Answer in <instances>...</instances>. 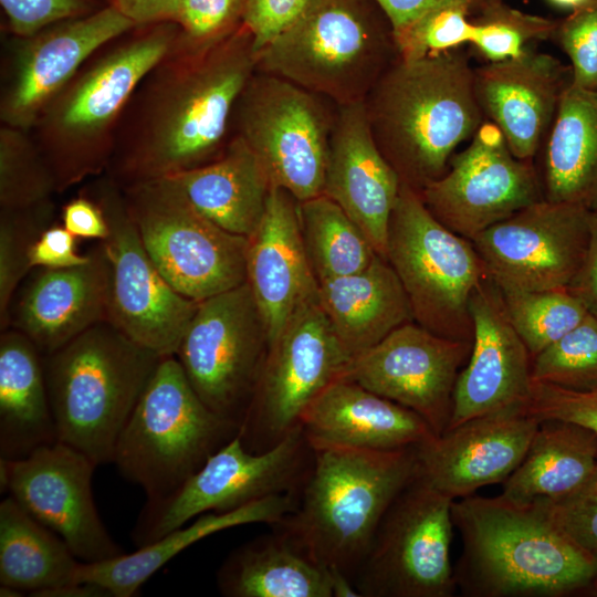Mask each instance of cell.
<instances>
[{
    "instance_id": "1",
    "label": "cell",
    "mask_w": 597,
    "mask_h": 597,
    "mask_svg": "<svg viewBox=\"0 0 597 597\" xmlns=\"http://www.w3.org/2000/svg\"><path fill=\"white\" fill-rule=\"evenodd\" d=\"M256 63L253 36L241 20L209 40L181 32L129 100L105 175L124 187L214 159L231 136L237 102Z\"/></svg>"
},
{
    "instance_id": "2",
    "label": "cell",
    "mask_w": 597,
    "mask_h": 597,
    "mask_svg": "<svg viewBox=\"0 0 597 597\" xmlns=\"http://www.w3.org/2000/svg\"><path fill=\"white\" fill-rule=\"evenodd\" d=\"M371 135L401 184L420 191L485 121L462 48L398 57L366 96Z\"/></svg>"
},
{
    "instance_id": "3",
    "label": "cell",
    "mask_w": 597,
    "mask_h": 597,
    "mask_svg": "<svg viewBox=\"0 0 597 597\" xmlns=\"http://www.w3.org/2000/svg\"><path fill=\"white\" fill-rule=\"evenodd\" d=\"M180 33L175 21L135 27L98 49L44 106L29 133L59 192L106 172L129 100Z\"/></svg>"
},
{
    "instance_id": "4",
    "label": "cell",
    "mask_w": 597,
    "mask_h": 597,
    "mask_svg": "<svg viewBox=\"0 0 597 597\" xmlns=\"http://www.w3.org/2000/svg\"><path fill=\"white\" fill-rule=\"evenodd\" d=\"M312 448V467L295 510L271 526L318 565L354 582L385 513L419 474L417 447Z\"/></svg>"
},
{
    "instance_id": "5",
    "label": "cell",
    "mask_w": 597,
    "mask_h": 597,
    "mask_svg": "<svg viewBox=\"0 0 597 597\" xmlns=\"http://www.w3.org/2000/svg\"><path fill=\"white\" fill-rule=\"evenodd\" d=\"M463 551L457 586L472 597H559L591 589L597 554L574 543L532 506L501 496L452 502Z\"/></svg>"
},
{
    "instance_id": "6",
    "label": "cell",
    "mask_w": 597,
    "mask_h": 597,
    "mask_svg": "<svg viewBox=\"0 0 597 597\" xmlns=\"http://www.w3.org/2000/svg\"><path fill=\"white\" fill-rule=\"evenodd\" d=\"M160 359L111 322L43 356L57 441L96 467L113 463L121 432Z\"/></svg>"
},
{
    "instance_id": "7",
    "label": "cell",
    "mask_w": 597,
    "mask_h": 597,
    "mask_svg": "<svg viewBox=\"0 0 597 597\" xmlns=\"http://www.w3.org/2000/svg\"><path fill=\"white\" fill-rule=\"evenodd\" d=\"M398 57L392 27L375 0H310L259 52L256 71L347 105L365 101Z\"/></svg>"
},
{
    "instance_id": "8",
    "label": "cell",
    "mask_w": 597,
    "mask_h": 597,
    "mask_svg": "<svg viewBox=\"0 0 597 597\" xmlns=\"http://www.w3.org/2000/svg\"><path fill=\"white\" fill-rule=\"evenodd\" d=\"M209 409L176 356L161 357L117 440L113 463L147 500L166 496L239 433Z\"/></svg>"
},
{
    "instance_id": "9",
    "label": "cell",
    "mask_w": 597,
    "mask_h": 597,
    "mask_svg": "<svg viewBox=\"0 0 597 597\" xmlns=\"http://www.w3.org/2000/svg\"><path fill=\"white\" fill-rule=\"evenodd\" d=\"M408 296L413 322L472 342L470 300L489 276L472 241L438 221L413 188L401 184L390 214L386 255Z\"/></svg>"
},
{
    "instance_id": "10",
    "label": "cell",
    "mask_w": 597,
    "mask_h": 597,
    "mask_svg": "<svg viewBox=\"0 0 597 597\" xmlns=\"http://www.w3.org/2000/svg\"><path fill=\"white\" fill-rule=\"evenodd\" d=\"M121 188L144 248L178 293L200 302L247 281L248 238L205 217L174 177Z\"/></svg>"
},
{
    "instance_id": "11",
    "label": "cell",
    "mask_w": 597,
    "mask_h": 597,
    "mask_svg": "<svg viewBox=\"0 0 597 597\" xmlns=\"http://www.w3.org/2000/svg\"><path fill=\"white\" fill-rule=\"evenodd\" d=\"M336 107L285 78L255 71L231 123L264 167L273 186L297 201L323 193Z\"/></svg>"
},
{
    "instance_id": "12",
    "label": "cell",
    "mask_w": 597,
    "mask_h": 597,
    "mask_svg": "<svg viewBox=\"0 0 597 597\" xmlns=\"http://www.w3.org/2000/svg\"><path fill=\"white\" fill-rule=\"evenodd\" d=\"M313 462L302 426L264 452L247 450L239 433L166 496L147 500L132 531L135 546L154 543L208 512H229L271 495L300 493Z\"/></svg>"
},
{
    "instance_id": "13",
    "label": "cell",
    "mask_w": 597,
    "mask_h": 597,
    "mask_svg": "<svg viewBox=\"0 0 597 597\" xmlns=\"http://www.w3.org/2000/svg\"><path fill=\"white\" fill-rule=\"evenodd\" d=\"M350 360L317 294L300 305L269 346L239 430L244 448L264 452L301 426L304 410L344 375Z\"/></svg>"
},
{
    "instance_id": "14",
    "label": "cell",
    "mask_w": 597,
    "mask_h": 597,
    "mask_svg": "<svg viewBox=\"0 0 597 597\" xmlns=\"http://www.w3.org/2000/svg\"><path fill=\"white\" fill-rule=\"evenodd\" d=\"M454 500L419 474L385 513L354 584L360 597H451Z\"/></svg>"
},
{
    "instance_id": "15",
    "label": "cell",
    "mask_w": 597,
    "mask_h": 597,
    "mask_svg": "<svg viewBox=\"0 0 597 597\" xmlns=\"http://www.w3.org/2000/svg\"><path fill=\"white\" fill-rule=\"evenodd\" d=\"M268 349V331L245 281L199 302L175 356L202 402L240 428Z\"/></svg>"
},
{
    "instance_id": "16",
    "label": "cell",
    "mask_w": 597,
    "mask_h": 597,
    "mask_svg": "<svg viewBox=\"0 0 597 597\" xmlns=\"http://www.w3.org/2000/svg\"><path fill=\"white\" fill-rule=\"evenodd\" d=\"M84 192L101 206L109 228L100 241L108 262V322L159 356H175L199 302L178 293L159 272L119 185L104 174Z\"/></svg>"
},
{
    "instance_id": "17",
    "label": "cell",
    "mask_w": 597,
    "mask_h": 597,
    "mask_svg": "<svg viewBox=\"0 0 597 597\" xmlns=\"http://www.w3.org/2000/svg\"><path fill=\"white\" fill-rule=\"evenodd\" d=\"M432 216L472 241L491 226L544 199L531 160L516 158L501 130L484 121L447 171L418 191Z\"/></svg>"
},
{
    "instance_id": "18",
    "label": "cell",
    "mask_w": 597,
    "mask_h": 597,
    "mask_svg": "<svg viewBox=\"0 0 597 597\" xmlns=\"http://www.w3.org/2000/svg\"><path fill=\"white\" fill-rule=\"evenodd\" d=\"M589 213L543 199L485 229L472 243L501 291L565 289L585 256Z\"/></svg>"
},
{
    "instance_id": "19",
    "label": "cell",
    "mask_w": 597,
    "mask_h": 597,
    "mask_svg": "<svg viewBox=\"0 0 597 597\" xmlns=\"http://www.w3.org/2000/svg\"><path fill=\"white\" fill-rule=\"evenodd\" d=\"M96 464L56 441L24 459L0 458V489L30 515L56 533L83 563L124 554L102 522L92 491Z\"/></svg>"
},
{
    "instance_id": "20",
    "label": "cell",
    "mask_w": 597,
    "mask_h": 597,
    "mask_svg": "<svg viewBox=\"0 0 597 597\" xmlns=\"http://www.w3.org/2000/svg\"><path fill=\"white\" fill-rule=\"evenodd\" d=\"M135 27L109 3L30 36H14L2 67L1 124L29 132L44 106L98 49Z\"/></svg>"
},
{
    "instance_id": "21",
    "label": "cell",
    "mask_w": 597,
    "mask_h": 597,
    "mask_svg": "<svg viewBox=\"0 0 597 597\" xmlns=\"http://www.w3.org/2000/svg\"><path fill=\"white\" fill-rule=\"evenodd\" d=\"M471 346L412 321L353 358L342 377L415 411L440 436L449 427L455 381Z\"/></svg>"
},
{
    "instance_id": "22",
    "label": "cell",
    "mask_w": 597,
    "mask_h": 597,
    "mask_svg": "<svg viewBox=\"0 0 597 597\" xmlns=\"http://www.w3.org/2000/svg\"><path fill=\"white\" fill-rule=\"evenodd\" d=\"M540 423L526 406L469 419L417 447L419 475L452 500L504 482L522 462Z\"/></svg>"
},
{
    "instance_id": "23",
    "label": "cell",
    "mask_w": 597,
    "mask_h": 597,
    "mask_svg": "<svg viewBox=\"0 0 597 597\" xmlns=\"http://www.w3.org/2000/svg\"><path fill=\"white\" fill-rule=\"evenodd\" d=\"M473 339L453 392L449 428L514 406H526L532 357L513 327L499 286L488 276L472 293Z\"/></svg>"
},
{
    "instance_id": "24",
    "label": "cell",
    "mask_w": 597,
    "mask_h": 597,
    "mask_svg": "<svg viewBox=\"0 0 597 597\" xmlns=\"http://www.w3.org/2000/svg\"><path fill=\"white\" fill-rule=\"evenodd\" d=\"M572 82L570 66L531 48L516 57L474 67V93L485 121L501 130L511 153L522 160H531L543 146Z\"/></svg>"
},
{
    "instance_id": "25",
    "label": "cell",
    "mask_w": 597,
    "mask_h": 597,
    "mask_svg": "<svg viewBox=\"0 0 597 597\" xmlns=\"http://www.w3.org/2000/svg\"><path fill=\"white\" fill-rule=\"evenodd\" d=\"M88 253L78 266L32 269L12 298L9 327L27 335L42 356L108 322V262L100 241Z\"/></svg>"
},
{
    "instance_id": "26",
    "label": "cell",
    "mask_w": 597,
    "mask_h": 597,
    "mask_svg": "<svg viewBox=\"0 0 597 597\" xmlns=\"http://www.w3.org/2000/svg\"><path fill=\"white\" fill-rule=\"evenodd\" d=\"M400 186L371 135L364 101L337 105L323 193L350 217L383 258Z\"/></svg>"
},
{
    "instance_id": "27",
    "label": "cell",
    "mask_w": 597,
    "mask_h": 597,
    "mask_svg": "<svg viewBox=\"0 0 597 597\" xmlns=\"http://www.w3.org/2000/svg\"><path fill=\"white\" fill-rule=\"evenodd\" d=\"M245 270L270 346L318 289L302 238L298 201L280 187H272L265 212L248 237Z\"/></svg>"
},
{
    "instance_id": "28",
    "label": "cell",
    "mask_w": 597,
    "mask_h": 597,
    "mask_svg": "<svg viewBox=\"0 0 597 597\" xmlns=\"http://www.w3.org/2000/svg\"><path fill=\"white\" fill-rule=\"evenodd\" d=\"M300 423L311 446L390 450L418 447L436 437L415 411L345 377L308 405Z\"/></svg>"
},
{
    "instance_id": "29",
    "label": "cell",
    "mask_w": 597,
    "mask_h": 597,
    "mask_svg": "<svg viewBox=\"0 0 597 597\" xmlns=\"http://www.w3.org/2000/svg\"><path fill=\"white\" fill-rule=\"evenodd\" d=\"M317 301L352 359L413 321L398 275L379 254L359 272L318 282Z\"/></svg>"
},
{
    "instance_id": "30",
    "label": "cell",
    "mask_w": 597,
    "mask_h": 597,
    "mask_svg": "<svg viewBox=\"0 0 597 597\" xmlns=\"http://www.w3.org/2000/svg\"><path fill=\"white\" fill-rule=\"evenodd\" d=\"M297 502L298 493H284L229 512L203 513L190 525L178 527L134 553L95 563L81 562L75 578L106 589L112 597H132L157 570L192 544L239 525H274L293 512Z\"/></svg>"
},
{
    "instance_id": "31",
    "label": "cell",
    "mask_w": 597,
    "mask_h": 597,
    "mask_svg": "<svg viewBox=\"0 0 597 597\" xmlns=\"http://www.w3.org/2000/svg\"><path fill=\"white\" fill-rule=\"evenodd\" d=\"M56 441L43 356L20 331H1L0 458L21 460Z\"/></svg>"
},
{
    "instance_id": "32",
    "label": "cell",
    "mask_w": 597,
    "mask_h": 597,
    "mask_svg": "<svg viewBox=\"0 0 597 597\" xmlns=\"http://www.w3.org/2000/svg\"><path fill=\"white\" fill-rule=\"evenodd\" d=\"M169 177L205 217L247 238L259 226L273 187L259 158L235 134L211 161Z\"/></svg>"
},
{
    "instance_id": "33",
    "label": "cell",
    "mask_w": 597,
    "mask_h": 597,
    "mask_svg": "<svg viewBox=\"0 0 597 597\" xmlns=\"http://www.w3.org/2000/svg\"><path fill=\"white\" fill-rule=\"evenodd\" d=\"M544 199L597 209V91L565 90L543 143Z\"/></svg>"
},
{
    "instance_id": "34",
    "label": "cell",
    "mask_w": 597,
    "mask_h": 597,
    "mask_svg": "<svg viewBox=\"0 0 597 597\" xmlns=\"http://www.w3.org/2000/svg\"><path fill=\"white\" fill-rule=\"evenodd\" d=\"M234 548L217 572L226 597H332L328 569L314 562L283 531Z\"/></svg>"
},
{
    "instance_id": "35",
    "label": "cell",
    "mask_w": 597,
    "mask_h": 597,
    "mask_svg": "<svg viewBox=\"0 0 597 597\" xmlns=\"http://www.w3.org/2000/svg\"><path fill=\"white\" fill-rule=\"evenodd\" d=\"M597 464V433L572 422L541 421L499 495L517 506L554 501L579 488Z\"/></svg>"
},
{
    "instance_id": "36",
    "label": "cell",
    "mask_w": 597,
    "mask_h": 597,
    "mask_svg": "<svg viewBox=\"0 0 597 597\" xmlns=\"http://www.w3.org/2000/svg\"><path fill=\"white\" fill-rule=\"evenodd\" d=\"M81 561L10 495L0 503V585L31 596L77 582Z\"/></svg>"
},
{
    "instance_id": "37",
    "label": "cell",
    "mask_w": 597,
    "mask_h": 597,
    "mask_svg": "<svg viewBox=\"0 0 597 597\" xmlns=\"http://www.w3.org/2000/svg\"><path fill=\"white\" fill-rule=\"evenodd\" d=\"M302 238L318 282L365 269L377 252L350 217L324 193L298 201Z\"/></svg>"
},
{
    "instance_id": "38",
    "label": "cell",
    "mask_w": 597,
    "mask_h": 597,
    "mask_svg": "<svg viewBox=\"0 0 597 597\" xmlns=\"http://www.w3.org/2000/svg\"><path fill=\"white\" fill-rule=\"evenodd\" d=\"M501 293L509 318L532 359L589 313L583 301L567 287Z\"/></svg>"
},
{
    "instance_id": "39",
    "label": "cell",
    "mask_w": 597,
    "mask_h": 597,
    "mask_svg": "<svg viewBox=\"0 0 597 597\" xmlns=\"http://www.w3.org/2000/svg\"><path fill=\"white\" fill-rule=\"evenodd\" d=\"M59 192L55 177L31 134L1 125L0 209H23Z\"/></svg>"
},
{
    "instance_id": "40",
    "label": "cell",
    "mask_w": 597,
    "mask_h": 597,
    "mask_svg": "<svg viewBox=\"0 0 597 597\" xmlns=\"http://www.w3.org/2000/svg\"><path fill=\"white\" fill-rule=\"evenodd\" d=\"M52 200L23 208L0 209V327L9 328L12 298L31 272L29 254L41 233L53 224Z\"/></svg>"
},
{
    "instance_id": "41",
    "label": "cell",
    "mask_w": 597,
    "mask_h": 597,
    "mask_svg": "<svg viewBox=\"0 0 597 597\" xmlns=\"http://www.w3.org/2000/svg\"><path fill=\"white\" fill-rule=\"evenodd\" d=\"M557 22L500 0L472 17L470 44L486 63L504 61L523 54L534 41L552 40Z\"/></svg>"
},
{
    "instance_id": "42",
    "label": "cell",
    "mask_w": 597,
    "mask_h": 597,
    "mask_svg": "<svg viewBox=\"0 0 597 597\" xmlns=\"http://www.w3.org/2000/svg\"><path fill=\"white\" fill-rule=\"evenodd\" d=\"M532 380L570 390L597 389V316L574 328L532 359Z\"/></svg>"
},
{
    "instance_id": "43",
    "label": "cell",
    "mask_w": 597,
    "mask_h": 597,
    "mask_svg": "<svg viewBox=\"0 0 597 597\" xmlns=\"http://www.w3.org/2000/svg\"><path fill=\"white\" fill-rule=\"evenodd\" d=\"M472 17V10L459 3L431 9L406 28L394 32L399 57L418 59L470 43Z\"/></svg>"
},
{
    "instance_id": "44",
    "label": "cell",
    "mask_w": 597,
    "mask_h": 597,
    "mask_svg": "<svg viewBox=\"0 0 597 597\" xmlns=\"http://www.w3.org/2000/svg\"><path fill=\"white\" fill-rule=\"evenodd\" d=\"M552 40L570 62L573 84L597 91V0H588L558 21Z\"/></svg>"
},
{
    "instance_id": "45",
    "label": "cell",
    "mask_w": 597,
    "mask_h": 597,
    "mask_svg": "<svg viewBox=\"0 0 597 597\" xmlns=\"http://www.w3.org/2000/svg\"><path fill=\"white\" fill-rule=\"evenodd\" d=\"M557 530L584 549L597 554V464L568 495L532 505Z\"/></svg>"
},
{
    "instance_id": "46",
    "label": "cell",
    "mask_w": 597,
    "mask_h": 597,
    "mask_svg": "<svg viewBox=\"0 0 597 597\" xmlns=\"http://www.w3.org/2000/svg\"><path fill=\"white\" fill-rule=\"evenodd\" d=\"M527 410L543 420H559L597 433V389L570 390L532 380Z\"/></svg>"
},
{
    "instance_id": "47",
    "label": "cell",
    "mask_w": 597,
    "mask_h": 597,
    "mask_svg": "<svg viewBox=\"0 0 597 597\" xmlns=\"http://www.w3.org/2000/svg\"><path fill=\"white\" fill-rule=\"evenodd\" d=\"M0 3L10 32L19 38L94 11L92 0H0Z\"/></svg>"
},
{
    "instance_id": "48",
    "label": "cell",
    "mask_w": 597,
    "mask_h": 597,
    "mask_svg": "<svg viewBox=\"0 0 597 597\" xmlns=\"http://www.w3.org/2000/svg\"><path fill=\"white\" fill-rule=\"evenodd\" d=\"M242 4L243 0H180L175 22L187 38L209 40L240 21Z\"/></svg>"
},
{
    "instance_id": "49",
    "label": "cell",
    "mask_w": 597,
    "mask_h": 597,
    "mask_svg": "<svg viewBox=\"0 0 597 597\" xmlns=\"http://www.w3.org/2000/svg\"><path fill=\"white\" fill-rule=\"evenodd\" d=\"M310 0H243L240 20L259 52L301 15Z\"/></svg>"
},
{
    "instance_id": "50",
    "label": "cell",
    "mask_w": 597,
    "mask_h": 597,
    "mask_svg": "<svg viewBox=\"0 0 597 597\" xmlns=\"http://www.w3.org/2000/svg\"><path fill=\"white\" fill-rule=\"evenodd\" d=\"M90 253L81 254L76 250V237L62 224L46 228L30 250L31 269H67L85 264Z\"/></svg>"
},
{
    "instance_id": "51",
    "label": "cell",
    "mask_w": 597,
    "mask_h": 597,
    "mask_svg": "<svg viewBox=\"0 0 597 597\" xmlns=\"http://www.w3.org/2000/svg\"><path fill=\"white\" fill-rule=\"evenodd\" d=\"M62 226L76 238L106 239L109 232L101 206L86 192L66 202L61 211Z\"/></svg>"
},
{
    "instance_id": "52",
    "label": "cell",
    "mask_w": 597,
    "mask_h": 597,
    "mask_svg": "<svg viewBox=\"0 0 597 597\" xmlns=\"http://www.w3.org/2000/svg\"><path fill=\"white\" fill-rule=\"evenodd\" d=\"M388 18L394 32H397L433 8L459 3L472 10L474 15L500 0H375Z\"/></svg>"
},
{
    "instance_id": "53",
    "label": "cell",
    "mask_w": 597,
    "mask_h": 597,
    "mask_svg": "<svg viewBox=\"0 0 597 597\" xmlns=\"http://www.w3.org/2000/svg\"><path fill=\"white\" fill-rule=\"evenodd\" d=\"M597 316V209L589 213L588 242L582 265L567 287Z\"/></svg>"
},
{
    "instance_id": "54",
    "label": "cell",
    "mask_w": 597,
    "mask_h": 597,
    "mask_svg": "<svg viewBox=\"0 0 597 597\" xmlns=\"http://www.w3.org/2000/svg\"><path fill=\"white\" fill-rule=\"evenodd\" d=\"M136 25L175 21L180 0H112Z\"/></svg>"
},
{
    "instance_id": "55",
    "label": "cell",
    "mask_w": 597,
    "mask_h": 597,
    "mask_svg": "<svg viewBox=\"0 0 597 597\" xmlns=\"http://www.w3.org/2000/svg\"><path fill=\"white\" fill-rule=\"evenodd\" d=\"M328 575L332 597H360L353 579L343 572L329 568Z\"/></svg>"
},
{
    "instance_id": "56",
    "label": "cell",
    "mask_w": 597,
    "mask_h": 597,
    "mask_svg": "<svg viewBox=\"0 0 597 597\" xmlns=\"http://www.w3.org/2000/svg\"><path fill=\"white\" fill-rule=\"evenodd\" d=\"M548 1L557 7L569 8L573 10L582 6L583 3L587 2L588 0H548Z\"/></svg>"
},
{
    "instance_id": "57",
    "label": "cell",
    "mask_w": 597,
    "mask_h": 597,
    "mask_svg": "<svg viewBox=\"0 0 597 597\" xmlns=\"http://www.w3.org/2000/svg\"><path fill=\"white\" fill-rule=\"evenodd\" d=\"M24 593L22 590H19L14 587L7 586V585H0V596L1 597H20L23 596Z\"/></svg>"
},
{
    "instance_id": "58",
    "label": "cell",
    "mask_w": 597,
    "mask_h": 597,
    "mask_svg": "<svg viewBox=\"0 0 597 597\" xmlns=\"http://www.w3.org/2000/svg\"><path fill=\"white\" fill-rule=\"evenodd\" d=\"M591 589L597 593V578H596Z\"/></svg>"
}]
</instances>
